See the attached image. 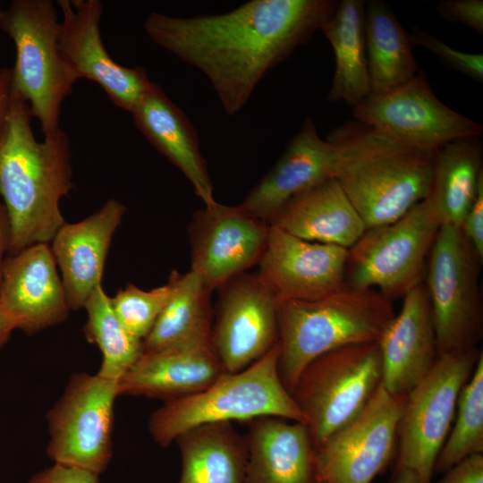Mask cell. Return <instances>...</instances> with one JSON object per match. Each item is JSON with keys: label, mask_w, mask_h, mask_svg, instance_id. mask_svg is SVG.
I'll use <instances>...</instances> for the list:
<instances>
[{"label": "cell", "mask_w": 483, "mask_h": 483, "mask_svg": "<svg viewBox=\"0 0 483 483\" xmlns=\"http://www.w3.org/2000/svg\"><path fill=\"white\" fill-rule=\"evenodd\" d=\"M332 0H252L227 13L175 17L153 12L152 42L203 73L224 110L239 113L272 68L305 45L335 13Z\"/></svg>", "instance_id": "obj_1"}, {"label": "cell", "mask_w": 483, "mask_h": 483, "mask_svg": "<svg viewBox=\"0 0 483 483\" xmlns=\"http://www.w3.org/2000/svg\"><path fill=\"white\" fill-rule=\"evenodd\" d=\"M27 102L13 90L0 141V198L9 223L7 256L48 243L65 223L60 203L72 191L70 140L62 130L38 141Z\"/></svg>", "instance_id": "obj_2"}, {"label": "cell", "mask_w": 483, "mask_h": 483, "mask_svg": "<svg viewBox=\"0 0 483 483\" xmlns=\"http://www.w3.org/2000/svg\"><path fill=\"white\" fill-rule=\"evenodd\" d=\"M393 301L374 289L346 284L315 301H283L278 307L280 378L291 394L302 369L329 351L377 342L394 317Z\"/></svg>", "instance_id": "obj_3"}, {"label": "cell", "mask_w": 483, "mask_h": 483, "mask_svg": "<svg viewBox=\"0 0 483 483\" xmlns=\"http://www.w3.org/2000/svg\"><path fill=\"white\" fill-rule=\"evenodd\" d=\"M349 129L350 154L336 180L366 229L391 224L428 198L433 151L399 144L358 122Z\"/></svg>", "instance_id": "obj_4"}, {"label": "cell", "mask_w": 483, "mask_h": 483, "mask_svg": "<svg viewBox=\"0 0 483 483\" xmlns=\"http://www.w3.org/2000/svg\"><path fill=\"white\" fill-rule=\"evenodd\" d=\"M279 341L246 369L225 372L205 390L164 402L148 420L154 441L166 447L185 430L216 421L272 416L305 424L278 372Z\"/></svg>", "instance_id": "obj_5"}, {"label": "cell", "mask_w": 483, "mask_h": 483, "mask_svg": "<svg viewBox=\"0 0 483 483\" xmlns=\"http://www.w3.org/2000/svg\"><path fill=\"white\" fill-rule=\"evenodd\" d=\"M59 24L51 0H14L0 16V28L16 50L13 89L27 102L44 137L61 129L62 105L78 80L60 52Z\"/></svg>", "instance_id": "obj_6"}, {"label": "cell", "mask_w": 483, "mask_h": 483, "mask_svg": "<svg viewBox=\"0 0 483 483\" xmlns=\"http://www.w3.org/2000/svg\"><path fill=\"white\" fill-rule=\"evenodd\" d=\"M381 383L377 342L343 346L308 363L291 394L305 417L315 449L355 419Z\"/></svg>", "instance_id": "obj_7"}, {"label": "cell", "mask_w": 483, "mask_h": 483, "mask_svg": "<svg viewBox=\"0 0 483 483\" xmlns=\"http://www.w3.org/2000/svg\"><path fill=\"white\" fill-rule=\"evenodd\" d=\"M441 221L428 197L398 220L367 229L349 249L345 284L378 289L390 301L421 284Z\"/></svg>", "instance_id": "obj_8"}, {"label": "cell", "mask_w": 483, "mask_h": 483, "mask_svg": "<svg viewBox=\"0 0 483 483\" xmlns=\"http://www.w3.org/2000/svg\"><path fill=\"white\" fill-rule=\"evenodd\" d=\"M429 255L425 287L438 357L476 349L483 330V260L462 229L451 225L440 226Z\"/></svg>", "instance_id": "obj_9"}, {"label": "cell", "mask_w": 483, "mask_h": 483, "mask_svg": "<svg viewBox=\"0 0 483 483\" xmlns=\"http://www.w3.org/2000/svg\"><path fill=\"white\" fill-rule=\"evenodd\" d=\"M480 352L476 348L439 356L427 376L408 393L398 427L395 470H410L419 483H431L460 392L472 374Z\"/></svg>", "instance_id": "obj_10"}, {"label": "cell", "mask_w": 483, "mask_h": 483, "mask_svg": "<svg viewBox=\"0 0 483 483\" xmlns=\"http://www.w3.org/2000/svg\"><path fill=\"white\" fill-rule=\"evenodd\" d=\"M118 382L97 374H73L47 414L48 457L54 463L99 475L113 455L114 405Z\"/></svg>", "instance_id": "obj_11"}, {"label": "cell", "mask_w": 483, "mask_h": 483, "mask_svg": "<svg viewBox=\"0 0 483 483\" xmlns=\"http://www.w3.org/2000/svg\"><path fill=\"white\" fill-rule=\"evenodd\" d=\"M356 122L399 144L435 151L462 138H479L480 123L441 102L423 70L409 82L379 95H369L352 108Z\"/></svg>", "instance_id": "obj_12"}, {"label": "cell", "mask_w": 483, "mask_h": 483, "mask_svg": "<svg viewBox=\"0 0 483 483\" xmlns=\"http://www.w3.org/2000/svg\"><path fill=\"white\" fill-rule=\"evenodd\" d=\"M406 399L381 384L355 419L315 449V481L371 483L394 456Z\"/></svg>", "instance_id": "obj_13"}, {"label": "cell", "mask_w": 483, "mask_h": 483, "mask_svg": "<svg viewBox=\"0 0 483 483\" xmlns=\"http://www.w3.org/2000/svg\"><path fill=\"white\" fill-rule=\"evenodd\" d=\"M210 342L226 373L241 371L278 341L279 301L257 273H242L218 288Z\"/></svg>", "instance_id": "obj_14"}, {"label": "cell", "mask_w": 483, "mask_h": 483, "mask_svg": "<svg viewBox=\"0 0 483 483\" xmlns=\"http://www.w3.org/2000/svg\"><path fill=\"white\" fill-rule=\"evenodd\" d=\"M269 229L242 204L205 206L193 214L189 226L191 269L210 291L218 289L259 262Z\"/></svg>", "instance_id": "obj_15"}, {"label": "cell", "mask_w": 483, "mask_h": 483, "mask_svg": "<svg viewBox=\"0 0 483 483\" xmlns=\"http://www.w3.org/2000/svg\"><path fill=\"white\" fill-rule=\"evenodd\" d=\"M349 153L350 138L345 124L322 140L313 120L307 118L272 169L242 204L271 225L291 199L325 181L336 179Z\"/></svg>", "instance_id": "obj_16"}, {"label": "cell", "mask_w": 483, "mask_h": 483, "mask_svg": "<svg viewBox=\"0 0 483 483\" xmlns=\"http://www.w3.org/2000/svg\"><path fill=\"white\" fill-rule=\"evenodd\" d=\"M57 3L63 15L58 46L68 69L77 80L97 83L116 106L131 113L153 81L144 67L123 66L106 50L99 30L103 4L99 0Z\"/></svg>", "instance_id": "obj_17"}, {"label": "cell", "mask_w": 483, "mask_h": 483, "mask_svg": "<svg viewBox=\"0 0 483 483\" xmlns=\"http://www.w3.org/2000/svg\"><path fill=\"white\" fill-rule=\"evenodd\" d=\"M349 250L306 241L270 225L258 278L279 301H315L345 285Z\"/></svg>", "instance_id": "obj_18"}, {"label": "cell", "mask_w": 483, "mask_h": 483, "mask_svg": "<svg viewBox=\"0 0 483 483\" xmlns=\"http://www.w3.org/2000/svg\"><path fill=\"white\" fill-rule=\"evenodd\" d=\"M0 306L13 320L16 329L27 335L67 318L70 307L48 243H36L6 256Z\"/></svg>", "instance_id": "obj_19"}, {"label": "cell", "mask_w": 483, "mask_h": 483, "mask_svg": "<svg viewBox=\"0 0 483 483\" xmlns=\"http://www.w3.org/2000/svg\"><path fill=\"white\" fill-rule=\"evenodd\" d=\"M224 373L210 338L192 339L142 352L119 379L118 394L167 402L205 390Z\"/></svg>", "instance_id": "obj_20"}, {"label": "cell", "mask_w": 483, "mask_h": 483, "mask_svg": "<svg viewBox=\"0 0 483 483\" xmlns=\"http://www.w3.org/2000/svg\"><path fill=\"white\" fill-rule=\"evenodd\" d=\"M126 208L110 199L89 216L64 223L50 246L64 286L70 309L77 310L102 285L106 256Z\"/></svg>", "instance_id": "obj_21"}, {"label": "cell", "mask_w": 483, "mask_h": 483, "mask_svg": "<svg viewBox=\"0 0 483 483\" xmlns=\"http://www.w3.org/2000/svg\"><path fill=\"white\" fill-rule=\"evenodd\" d=\"M382 359V386L394 395H407L438 359L431 307L425 284L404 297L377 341Z\"/></svg>", "instance_id": "obj_22"}, {"label": "cell", "mask_w": 483, "mask_h": 483, "mask_svg": "<svg viewBox=\"0 0 483 483\" xmlns=\"http://www.w3.org/2000/svg\"><path fill=\"white\" fill-rule=\"evenodd\" d=\"M131 114L137 129L183 174L205 206L215 202L197 131L160 86L153 82Z\"/></svg>", "instance_id": "obj_23"}, {"label": "cell", "mask_w": 483, "mask_h": 483, "mask_svg": "<svg viewBox=\"0 0 483 483\" xmlns=\"http://www.w3.org/2000/svg\"><path fill=\"white\" fill-rule=\"evenodd\" d=\"M264 416L249 420L245 483H314L315 447L307 426Z\"/></svg>", "instance_id": "obj_24"}, {"label": "cell", "mask_w": 483, "mask_h": 483, "mask_svg": "<svg viewBox=\"0 0 483 483\" xmlns=\"http://www.w3.org/2000/svg\"><path fill=\"white\" fill-rule=\"evenodd\" d=\"M270 225L306 241L348 250L367 230L336 179L325 181L291 199Z\"/></svg>", "instance_id": "obj_25"}, {"label": "cell", "mask_w": 483, "mask_h": 483, "mask_svg": "<svg viewBox=\"0 0 483 483\" xmlns=\"http://www.w3.org/2000/svg\"><path fill=\"white\" fill-rule=\"evenodd\" d=\"M174 441L181 453L178 483H245L246 438L232 421L195 426Z\"/></svg>", "instance_id": "obj_26"}, {"label": "cell", "mask_w": 483, "mask_h": 483, "mask_svg": "<svg viewBox=\"0 0 483 483\" xmlns=\"http://www.w3.org/2000/svg\"><path fill=\"white\" fill-rule=\"evenodd\" d=\"M321 31L332 46L335 68L327 96L353 108L370 95L365 42V4L343 0Z\"/></svg>", "instance_id": "obj_27"}, {"label": "cell", "mask_w": 483, "mask_h": 483, "mask_svg": "<svg viewBox=\"0 0 483 483\" xmlns=\"http://www.w3.org/2000/svg\"><path fill=\"white\" fill-rule=\"evenodd\" d=\"M482 181V143L479 138L453 140L433 151L428 197L441 225L461 228Z\"/></svg>", "instance_id": "obj_28"}, {"label": "cell", "mask_w": 483, "mask_h": 483, "mask_svg": "<svg viewBox=\"0 0 483 483\" xmlns=\"http://www.w3.org/2000/svg\"><path fill=\"white\" fill-rule=\"evenodd\" d=\"M365 42L370 95L402 86L419 71L410 34L383 1L365 4Z\"/></svg>", "instance_id": "obj_29"}, {"label": "cell", "mask_w": 483, "mask_h": 483, "mask_svg": "<svg viewBox=\"0 0 483 483\" xmlns=\"http://www.w3.org/2000/svg\"><path fill=\"white\" fill-rule=\"evenodd\" d=\"M168 281L173 287L172 294L143 340V352L188 340L210 338L212 291L191 269L185 274L173 271Z\"/></svg>", "instance_id": "obj_30"}, {"label": "cell", "mask_w": 483, "mask_h": 483, "mask_svg": "<svg viewBox=\"0 0 483 483\" xmlns=\"http://www.w3.org/2000/svg\"><path fill=\"white\" fill-rule=\"evenodd\" d=\"M83 308L87 312L85 337L102 353L97 374L118 382L142 354L143 342L132 336L121 324L102 285L94 290Z\"/></svg>", "instance_id": "obj_31"}, {"label": "cell", "mask_w": 483, "mask_h": 483, "mask_svg": "<svg viewBox=\"0 0 483 483\" xmlns=\"http://www.w3.org/2000/svg\"><path fill=\"white\" fill-rule=\"evenodd\" d=\"M455 424L443 445L434 472L445 473L463 459L483 453V354L462 388Z\"/></svg>", "instance_id": "obj_32"}, {"label": "cell", "mask_w": 483, "mask_h": 483, "mask_svg": "<svg viewBox=\"0 0 483 483\" xmlns=\"http://www.w3.org/2000/svg\"><path fill=\"white\" fill-rule=\"evenodd\" d=\"M172 291L169 281L149 291L129 284L123 289H119L114 297H110V301L123 327L143 342L168 301Z\"/></svg>", "instance_id": "obj_33"}, {"label": "cell", "mask_w": 483, "mask_h": 483, "mask_svg": "<svg viewBox=\"0 0 483 483\" xmlns=\"http://www.w3.org/2000/svg\"><path fill=\"white\" fill-rule=\"evenodd\" d=\"M410 34L412 45L421 46L433 52L447 67L478 82L483 81V55L456 50L439 38L413 27Z\"/></svg>", "instance_id": "obj_34"}, {"label": "cell", "mask_w": 483, "mask_h": 483, "mask_svg": "<svg viewBox=\"0 0 483 483\" xmlns=\"http://www.w3.org/2000/svg\"><path fill=\"white\" fill-rule=\"evenodd\" d=\"M438 11L441 16L450 21L461 22L479 34L483 32L482 0H447L443 1Z\"/></svg>", "instance_id": "obj_35"}, {"label": "cell", "mask_w": 483, "mask_h": 483, "mask_svg": "<svg viewBox=\"0 0 483 483\" xmlns=\"http://www.w3.org/2000/svg\"><path fill=\"white\" fill-rule=\"evenodd\" d=\"M29 483H99L98 475L80 468L54 463L35 473Z\"/></svg>", "instance_id": "obj_36"}, {"label": "cell", "mask_w": 483, "mask_h": 483, "mask_svg": "<svg viewBox=\"0 0 483 483\" xmlns=\"http://www.w3.org/2000/svg\"><path fill=\"white\" fill-rule=\"evenodd\" d=\"M461 229L479 257L483 260V181Z\"/></svg>", "instance_id": "obj_37"}, {"label": "cell", "mask_w": 483, "mask_h": 483, "mask_svg": "<svg viewBox=\"0 0 483 483\" xmlns=\"http://www.w3.org/2000/svg\"><path fill=\"white\" fill-rule=\"evenodd\" d=\"M436 483H483L482 453L470 455L459 462Z\"/></svg>", "instance_id": "obj_38"}, {"label": "cell", "mask_w": 483, "mask_h": 483, "mask_svg": "<svg viewBox=\"0 0 483 483\" xmlns=\"http://www.w3.org/2000/svg\"><path fill=\"white\" fill-rule=\"evenodd\" d=\"M13 95L12 69H0V141L4 134Z\"/></svg>", "instance_id": "obj_39"}, {"label": "cell", "mask_w": 483, "mask_h": 483, "mask_svg": "<svg viewBox=\"0 0 483 483\" xmlns=\"http://www.w3.org/2000/svg\"><path fill=\"white\" fill-rule=\"evenodd\" d=\"M9 223L5 208L0 199V286L2 281V271L5 255L9 247Z\"/></svg>", "instance_id": "obj_40"}, {"label": "cell", "mask_w": 483, "mask_h": 483, "mask_svg": "<svg viewBox=\"0 0 483 483\" xmlns=\"http://www.w3.org/2000/svg\"><path fill=\"white\" fill-rule=\"evenodd\" d=\"M15 330H17L15 323L0 306V349L8 342Z\"/></svg>", "instance_id": "obj_41"}, {"label": "cell", "mask_w": 483, "mask_h": 483, "mask_svg": "<svg viewBox=\"0 0 483 483\" xmlns=\"http://www.w3.org/2000/svg\"><path fill=\"white\" fill-rule=\"evenodd\" d=\"M395 472L394 483H419L418 477L410 470L402 469Z\"/></svg>", "instance_id": "obj_42"}, {"label": "cell", "mask_w": 483, "mask_h": 483, "mask_svg": "<svg viewBox=\"0 0 483 483\" xmlns=\"http://www.w3.org/2000/svg\"><path fill=\"white\" fill-rule=\"evenodd\" d=\"M314 483H324V482H320V481H315Z\"/></svg>", "instance_id": "obj_43"}, {"label": "cell", "mask_w": 483, "mask_h": 483, "mask_svg": "<svg viewBox=\"0 0 483 483\" xmlns=\"http://www.w3.org/2000/svg\"><path fill=\"white\" fill-rule=\"evenodd\" d=\"M1 14H2V11H1V9H0V16H1Z\"/></svg>", "instance_id": "obj_44"}]
</instances>
